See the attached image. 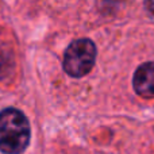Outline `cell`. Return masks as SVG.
<instances>
[{"label": "cell", "mask_w": 154, "mask_h": 154, "mask_svg": "<svg viewBox=\"0 0 154 154\" xmlns=\"http://www.w3.org/2000/svg\"><path fill=\"white\" fill-rule=\"evenodd\" d=\"M31 138L30 123L23 112L5 108L0 112V150L5 154H20Z\"/></svg>", "instance_id": "obj_1"}, {"label": "cell", "mask_w": 154, "mask_h": 154, "mask_svg": "<svg viewBox=\"0 0 154 154\" xmlns=\"http://www.w3.org/2000/svg\"><path fill=\"white\" fill-rule=\"evenodd\" d=\"M96 60V46L89 39H77L68 46L64 57V69L72 77H84L91 72Z\"/></svg>", "instance_id": "obj_2"}, {"label": "cell", "mask_w": 154, "mask_h": 154, "mask_svg": "<svg viewBox=\"0 0 154 154\" xmlns=\"http://www.w3.org/2000/svg\"><path fill=\"white\" fill-rule=\"evenodd\" d=\"M135 92L142 97H154V62H146L137 69L133 79Z\"/></svg>", "instance_id": "obj_3"}, {"label": "cell", "mask_w": 154, "mask_h": 154, "mask_svg": "<svg viewBox=\"0 0 154 154\" xmlns=\"http://www.w3.org/2000/svg\"><path fill=\"white\" fill-rule=\"evenodd\" d=\"M146 8L150 14L154 16V0H147L146 2Z\"/></svg>", "instance_id": "obj_4"}]
</instances>
